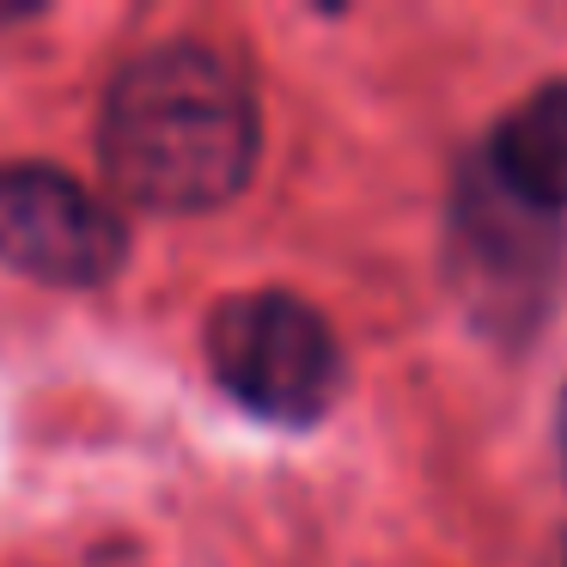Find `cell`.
Wrapping results in <instances>:
<instances>
[{
	"instance_id": "3",
	"label": "cell",
	"mask_w": 567,
	"mask_h": 567,
	"mask_svg": "<svg viewBox=\"0 0 567 567\" xmlns=\"http://www.w3.org/2000/svg\"><path fill=\"white\" fill-rule=\"evenodd\" d=\"M567 262V220L530 208L488 165H464L452 202V281L470 318L494 336H530L555 306Z\"/></svg>"
},
{
	"instance_id": "4",
	"label": "cell",
	"mask_w": 567,
	"mask_h": 567,
	"mask_svg": "<svg viewBox=\"0 0 567 567\" xmlns=\"http://www.w3.org/2000/svg\"><path fill=\"white\" fill-rule=\"evenodd\" d=\"M128 257L123 214L62 165H0V269L43 287H104Z\"/></svg>"
},
{
	"instance_id": "5",
	"label": "cell",
	"mask_w": 567,
	"mask_h": 567,
	"mask_svg": "<svg viewBox=\"0 0 567 567\" xmlns=\"http://www.w3.org/2000/svg\"><path fill=\"white\" fill-rule=\"evenodd\" d=\"M476 159L530 208L567 220V74L537 86L525 104H513Z\"/></svg>"
},
{
	"instance_id": "6",
	"label": "cell",
	"mask_w": 567,
	"mask_h": 567,
	"mask_svg": "<svg viewBox=\"0 0 567 567\" xmlns=\"http://www.w3.org/2000/svg\"><path fill=\"white\" fill-rule=\"evenodd\" d=\"M555 440H561V464H567V391H561V409H555Z\"/></svg>"
},
{
	"instance_id": "2",
	"label": "cell",
	"mask_w": 567,
	"mask_h": 567,
	"mask_svg": "<svg viewBox=\"0 0 567 567\" xmlns=\"http://www.w3.org/2000/svg\"><path fill=\"white\" fill-rule=\"evenodd\" d=\"M208 367L238 409L275 427H311L342 391V342L330 318L281 287L220 299L208 318Z\"/></svg>"
},
{
	"instance_id": "1",
	"label": "cell",
	"mask_w": 567,
	"mask_h": 567,
	"mask_svg": "<svg viewBox=\"0 0 567 567\" xmlns=\"http://www.w3.org/2000/svg\"><path fill=\"white\" fill-rule=\"evenodd\" d=\"M262 111L233 55L208 43H159L104 92L99 159L116 196L153 214H208L250 184Z\"/></svg>"
}]
</instances>
